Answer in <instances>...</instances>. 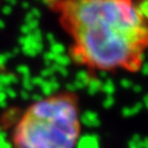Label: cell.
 Listing matches in <instances>:
<instances>
[{
  "mask_svg": "<svg viewBox=\"0 0 148 148\" xmlns=\"http://www.w3.org/2000/svg\"><path fill=\"white\" fill-rule=\"evenodd\" d=\"M72 61L89 70L138 72L148 51V0H56Z\"/></svg>",
  "mask_w": 148,
  "mask_h": 148,
  "instance_id": "cell-1",
  "label": "cell"
},
{
  "mask_svg": "<svg viewBox=\"0 0 148 148\" xmlns=\"http://www.w3.org/2000/svg\"><path fill=\"white\" fill-rule=\"evenodd\" d=\"M82 133L79 97L70 91L36 99L20 117L15 148H76Z\"/></svg>",
  "mask_w": 148,
  "mask_h": 148,
  "instance_id": "cell-2",
  "label": "cell"
},
{
  "mask_svg": "<svg viewBox=\"0 0 148 148\" xmlns=\"http://www.w3.org/2000/svg\"><path fill=\"white\" fill-rule=\"evenodd\" d=\"M0 148H13V145L7 139L6 132L0 127Z\"/></svg>",
  "mask_w": 148,
  "mask_h": 148,
  "instance_id": "cell-3",
  "label": "cell"
},
{
  "mask_svg": "<svg viewBox=\"0 0 148 148\" xmlns=\"http://www.w3.org/2000/svg\"><path fill=\"white\" fill-rule=\"evenodd\" d=\"M6 100H7V96L5 91H0V107H5Z\"/></svg>",
  "mask_w": 148,
  "mask_h": 148,
  "instance_id": "cell-4",
  "label": "cell"
}]
</instances>
